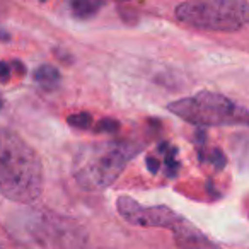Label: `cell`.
<instances>
[{"mask_svg":"<svg viewBox=\"0 0 249 249\" xmlns=\"http://www.w3.org/2000/svg\"><path fill=\"white\" fill-rule=\"evenodd\" d=\"M43 190V164L38 152L16 132L0 128V195L29 205Z\"/></svg>","mask_w":249,"mask_h":249,"instance_id":"cell-1","label":"cell"},{"mask_svg":"<svg viewBox=\"0 0 249 249\" xmlns=\"http://www.w3.org/2000/svg\"><path fill=\"white\" fill-rule=\"evenodd\" d=\"M164 164H166V174L167 176L176 178L178 171H179V160H178V150L174 149V147H169Z\"/></svg>","mask_w":249,"mask_h":249,"instance_id":"cell-9","label":"cell"},{"mask_svg":"<svg viewBox=\"0 0 249 249\" xmlns=\"http://www.w3.org/2000/svg\"><path fill=\"white\" fill-rule=\"evenodd\" d=\"M120 130V123L116 120H111V118H104L99 123L96 124V132L101 133H113Z\"/></svg>","mask_w":249,"mask_h":249,"instance_id":"cell-11","label":"cell"},{"mask_svg":"<svg viewBox=\"0 0 249 249\" xmlns=\"http://www.w3.org/2000/svg\"><path fill=\"white\" fill-rule=\"evenodd\" d=\"M11 73H12V69L7 62H0V82H9L11 79Z\"/></svg>","mask_w":249,"mask_h":249,"instance_id":"cell-13","label":"cell"},{"mask_svg":"<svg viewBox=\"0 0 249 249\" xmlns=\"http://www.w3.org/2000/svg\"><path fill=\"white\" fill-rule=\"evenodd\" d=\"M116 210L121 218L130 225L142 229H169L173 231V234L186 222L183 215L176 213L166 205L145 207L126 195L116 200Z\"/></svg>","mask_w":249,"mask_h":249,"instance_id":"cell-6","label":"cell"},{"mask_svg":"<svg viewBox=\"0 0 249 249\" xmlns=\"http://www.w3.org/2000/svg\"><path fill=\"white\" fill-rule=\"evenodd\" d=\"M145 162H147V169H149V173H150V174H157V173H159L160 164H159V160H157L156 157L149 156V157L145 159Z\"/></svg>","mask_w":249,"mask_h":249,"instance_id":"cell-14","label":"cell"},{"mask_svg":"<svg viewBox=\"0 0 249 249\" xmlns=\"http://www.w3.org/2000/svg\"><path fill=\"white\" fill-rule=\"evenodd\" d=\"M2 106H4V101H2V97H0V109H2Z\"/></svg>","mask_w":249,"mask_h":249,"instance_id":"cell-15","label":"cell"},{"mask_svg":"<svg viewBox=\"0 0 249 249\" xmlns=\"http://www.w3.org/2000/svg\"><path fill=\"white\" fill-rule=\"evenodd\" d=\"M14 235L38 249H84L87 234L75 220L52 210H26L18 213Z\"/></svg>","mask_w":249,"mask_h":249,"instance_id":"cell-3","label":"cell"},{"mask_svg":"<svg viewBox=\"0 0 249 249\" xmlns=\"http://www.w3.org/2000/svg\"><path fill=\"white\" fill-rule=\"evenodd\" d=\"M104 7V2L97 0H73L70 4V11L77 19H92L101 9Z\"/></svg>","mask_w":249,"mask_h":249,"instance_id":"cell-8","label":"cell"},{"mask_svg":"<svg viewBox=\"0 0 249 249\" xmlns=\"http://www.w3.org/2000/svg\"><path fill=\"white\" fill-rule=\"evenodd\" d=\"M143 143L135 140H106L86 145L75 157L73 178L86 191H103L120 178Z\"/></svg>","mask_w":249,"mask_h":249,"instance_id":"cell-2","label":"cell"},{"mask_svg":"<svg viewBox=\"0 0 249 249\" xmlns=\"http://www.w3.org/2000/svg\"><path fill=\"white\" fill-rule=\"evenodd\" d=\"M167 111L198 126L246 124L249 120L248 109L244 106L212 90H201L195 96L173 101L167 104Z\"/></svg>","mask_w":249,"mask_h":249,"instance_id":"cell-4","label":"cell"},{"mask_svg":"<svg viewBox=\"0 0 249 249\" xmlns=\"http://www.w3.org/2000/svg\"><path fill=\"white\" fill-rule=\"evenodd\" d=\"M70 126L73 128H79V130H87L90 128V124H92V116L89 113H75L72 116L67 118Z\"/></svg>","mask_w":249,"mask_h":249,"instance_id":"cell-10","label":"cell"},{"mask_svg":"<svg viewBox=\"0 0 249 249\" xmlns=\"http://www.w3.org/2000/svg\"><path fill=\"white\" fill-rule=\"evenodd\" d=\"M207 159L210 160L212 164H213L215 169H224L225 164H227V157L224 156V152H222L220 149H213L210 154H208Z\"/></svg>","mask_w":249,"mask_h":249,"instance_id":"cell-12","label":"cell"},{"mask_svg":"<svg viewBox=\"0 0 249 249\" xmlns=\"http://www.w3.org/2000/svg\"><path fill=\"white\" fill-rule=\"evenodd\" d=\"M36 84L41 87L43 90H55L58 89L60 80H62V75H60V70L53 65H39L38 69L33 73Z\"/></svg>","mask_w":249,"mask_h":249,"instance_id":"cell-7","label":"cell"},{"mask_svg":"<svg viewBox=\"0 0 249 249\" xmlns=\"http://www.w3.org/2000/svg\"><path fill=\"white\" fill-rule=\"evenodd\" d=\"M176 18L196 29L235 33L248 24L249 4L246 0L183 2L176 7Z\"/></svg>","mask_w":249,"mask_h":249,"instance_id":"cell-5","label":"cell"}]
</instances>
